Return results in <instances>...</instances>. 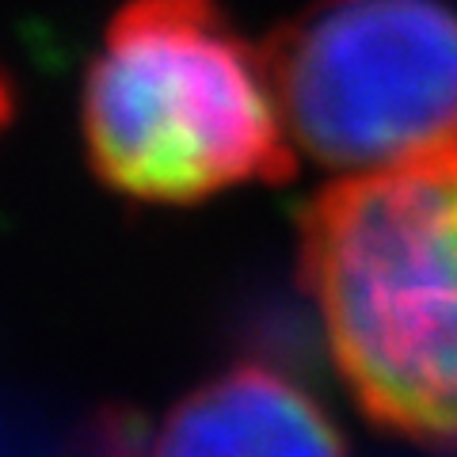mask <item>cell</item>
Wrapping results in <instances>:
<instances>
[{"label": "cell", "mask_w": 457, "mask_h": 457, "mask_svg": "<svg viewBox=\"0 0 457 457\" xmlns=\"http://www.w3.org/2000/svg\"><path fill=\"white\" fill-rule=\"evenodd\" d=\"M8 114H12V88L4 84V77H0V126L8 122Z\"/></svg>", "instance_id": "5b68a950"}, {"label": "cell", "mask_w": 457, "mask_h": 457, "mask_svg": "<svg viewBox=\"0 0 457 457\" xmlns=\"http://www.w3.org/2000/svg\"><path fill=\"white\" fill-rule=\"evenodd\" d=\"M290 126L270 62L213 0H130L84 80L96 171L145 203L290 176Z\"/></svg>", "instance_id": "7a4b0ae2"}, {"label": "cell", "mask_w": 457, "mask_h": 457, "mask_svg": "<svg viewBox=\"0 0 457 457\" xmlns=\"http://www.w3.org/2000/svg\"><path fill=\"white\" fill-rule=\"evenodd\" d=\"M145 457H347L328 411L270 366H233L179 400Z\"/></svg>", "instance_id": "277c9868"}, {"label": "cell", "mask_w": 457, "mask_h": 457, "mask_svg": "<svg viewBox=\"0 0 457 457\" xmlns=\"http://www.w3.org/2000/svg\"><path fill=\"white\" fill-rule=\"evenodd\" d=\"M302 275L359 408L457 446V126L317 195Z\"/></svg>", "instance_id": "6da1fadb"}, {"label": "cell", "mask_w": 457, "mask_h": 457, "mask_svg": "<svg viewBox=\"0 0 457 457\" xmlns=\"http://www.w3.org/2000/svg\"><path fill=\"white\" fill-rule=\"evenodd\" d=\"M294 141L366 171L457 126V8L446 0H328L270 46Z\"/></svg>", "instance_id": "3957f363"}]
</instances>
